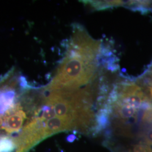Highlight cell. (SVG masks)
Returning <instances> with one entry per match:
<instances>
[{
	"label": "cell",
	"instance_id": "cell-1",
	"mask_svg": "<svg viewBox=\"0 0 152 152\" xmlns=\"http://www.w3.org/2000/svg\"><path fill=\"white\" fill-rule=\"evenodd\" d=\"M97 62L79 56H66L53 80L45 88L50 91L77 90L95 77Z\"/></svg>",
	"mask_w": 152,
	"mask_h": 152
},
{
	"label": "cell",
	"instance_id": "cell-2",
	"mask_svg": "<svg viewBox=\"0 0 152 152\" xmlns=\"http://www.w3.org/2000/svg\"><path fill=\"white\" fill-rule=\"evenodd\" d=\"M115 113L122 118H137L139 112L141 109L135 108L130 105L115 102L114 104Z\"/></svg>",
	"mask_w": 152,
	"mask_h": 152
},
{
	"label": "cell",
	"instance_id": "cell-3",
	"mask_svg": "<svg viewBox=\"0 0 152 152\" xmlns=\"http://www.w3.org/2000/svg\"><path fill=\"white\" fill-rule=\"evenodd\" d=\"M83 2H85L86 4H89L97 10H103L112 7L124 6L125 4V1H87Z\"/></svg>",
	"mask_w": 152,
	"mask_h": 152
},
{
	"label": "cell",
	"instance_id": "cell-4",
	"mask_svg": "<svg viewBox=\"0 0 152 152\" xmlns=\"http://www.w3.org/2000/svg\"><path fill=\"white\" fill-rule=\"evenodd\" d=\"M15 141L9 136H0V152H16Z\"/></svg>",
	"mask_w": 152,
	"mask_h": 152
}]
</instances>
